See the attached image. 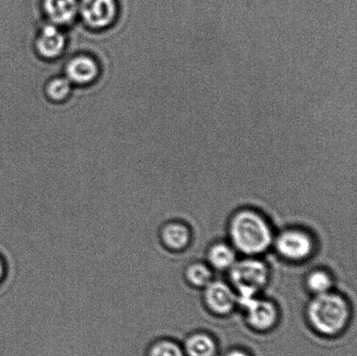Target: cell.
Wrapping results in <instances>:
<instances>
[{"label":"cell","instance_id":"1","mask_svg":"<svg viewBox=\"0 0 357 356\" xmlns=\"http://www.w3.org/2000/svg\"><path fill=\"white\" fill-rule=\"evenodd\" d=\"M230 233L237 249L250 254L264 252L272 240L267 223L260 215L251 211H243L236 215Z\"/></svg>","mask_w":357,"mask_h":356},{"label":"cell","instance_id":"2","mask_svg":"<svg viewBox=\"0 0 357 356\" xmlns=\"http://www.w3.org/2000/svg\"><path fill=\"white\" fill-rule=\"evenodd\" d=\"M349 316L347 303L337 295H318L310 303L309 317L314 329L321 334H335L344 329Z\"/></svg>","mask_w":357,"mask_h":356},{"label":"cell","instance_id":"3","mask_svg":"<svg viewBox=\"0 0 357 356\" xmlns=\"http://www.w3.org/2000/svg\"><path fill=\"white\" fill-rule=\"evenodd\" d=\"M231 279L240 292V299L254 297L267 282V268L257 260L241 261L233 265Z\"/></svg>","mask_w":357,"mask_h":356},{"label":"cell","instance_id":"4","mask_svg":"<svg viewBox=\"0 0 357 356\" xmlns=\"http://www.w3.org/2000/svg\"><path fill=\"white\" fill-rule=\"evenodd\" d=\"M117 0H79V15L92 29H104L116 20Z\"/></svg>","mask_w":357,"mask_h":356},{"label":"cell","instance_id":"5","mask_svg":"<svg viewBox=\"0 0 357 356\" xmlns=\"http://www.w3.org/2000/svg\"><path fill=\"white\" fill-rule=\"evenodd\" d=\"M276 247L280 254L288 259L302 260L309 256L313 244L306 233L290 230L279 236Z\"/></svg>","mask_w":357,"mask_h":356},{"label":"cell","instance_id":"6","mask_svg":"<svg viewBox=\"0 0 357 356\" xmlns=\"http://www.w3.org/2000/svg\"><path fill=\"white\" fill-rule=\"evenodd\" d=\"M247 309L248 320L250 325L259 330L271 329L274 325L278 313L271 302L254 297L239 299Z\"/></svg>","mask_w":357,"mask_h":356},{"label":"cell","instance_id":"7","mask_svg":"<svg viewBox=\"0 0 357 356\" xmlns=\"http://www.w3.org/2000/svg\"><path fill=\"white\" fill-rule=\"evenodd\" d=\"M99 72L96 59L89 55L75 56L66 66V78L75 85L86 86L93 83Z\"/></svg>","mask_w":357,"mask_h":356},{"label":"cell","instance_id":"8","mask_svg":"<svg viewBox=\"0 0 357 356\" xmlns=\"http://www.w3.org/2000/svg\"><path fill=\"white\" fill-rule=\"evenodd\" d=\"M41 7L50 24L68 26L79 15V0H41Z\"/></svg>","mask_w":357,"mask_h":356},{"label":"cell","instance_id":"9","mask_svg":"<svg viewBox=\"0 0 357 356\" xmlns=\"http://www.w3.org/2000/svg\"><path fill=\"white\" fill-rule=\"evenodd\" d=\"M66 44L65 34L61 27L47 24L42 28L36 40L38 54L47 59L59 57L65 50Z\"/></svg>","mask_w":357,"mask_h":356},{"label":"cell","instance_id":"10","mask_svg":"<svg viewBox=\"0 0 357 356\" xmlns=\"http://www.w3.org/2000/svg\"><path fill=\"white\" fill-rule=\"evenodd\" d=\"M205 297L209 308L220 315L229 313L236 302L232 291L222 282L209 284L206 289Z\"/></svg>","mask_w":357,"mask_h":356},{"label":"cell","instance_id":"11","mask_svg":"<svg viewBox=\"0 0 357 356\" xmlns=\"http://www.w3.org/2000/svg\"><path fill=\"white\" fill-rule=\"evenodd\" d=\"M159 239L167 250L180 251L188 246L190 235L187 226L181 223L170 222L160 226Z\"/></svg>","mask_w":357,"mask_h":356},{"label":"cell","instance_id":"12","mask_svg":"<svg viewBox=\"0 0 357 356\" xmlns=\"http://www.w3.org/2000/svg\"><path fill=\"white\" fill-rule=\"evenodd\" d=\"M185 350L189 356H213L215 352L213 341L206 334H199L188 338Z\"/></svg>","mask_w":357,"mask_h":356},{"label":"cell","instance_id":"13","mask_svg":"<svg viewBox=\"0 0 357 356\" xmlns=\"http://www.w3.org/2000/svg\"><path fill=\"white\" fill-rule=\"evenodd\" d=\"M236 256L229 247L224 244H217L212 247L209 252V261L213 267L224 270L233 266Z\"/></svg>","mask_w":357,"mask_h":356},{"label":"cell","instance_id":"14","mask_svg":"<svg viewBox=\"0 0 357 356\" xmlns=\"http://www.w3.org/2000/svg\"><path fill=\"white\" fill-rule=\"evenodd\" d=\"M73 84L66 78H56L47 84L45 92L49 99L54 101H63L68 99L71 93Z\"/></svg>","mask_w":357,"mask_h":356},{"label":"cell","instance_id":"15","mask_svg":"<svg viewBox=\"0 0 357 356\" xmlns=\"http://www.w3.org/2000/svg\"><path fill=\"white\" fill-rule=\"evenodd\" d=\"M148 356H184L181 348L173 341L159 338L149 348Z\"/></svg>","mask_w":357,"mask_h":356},{"label":"cell","instance_id":"16","mask_svg":"<svg viewBox=\"0 0 357 356\" xmlns=\"http://www.w3.org/2000/svg\"><path fill=\"white\" fill-rule=\"evenodd\" d=\"M187 277L191 284L197 287L208 286L211 281V272L205 265L196 263L188 268Z\"/></svg>","mask_w":357,"mask_h":356},{"label":"cell","instance_id":"17","mask_svg":"<svg viewBox=\"0 0 357 356\" xmlns=\"http://www.w3.org/2000/svg\"><path fill=\"white\" fill-rule=\"evenodd\" d=\"M307 286H309L310 291L317 295L325 294V293L330 291L331 279L325 272H314L307 279Z\"/></svg>","mask_w":357,"mask_h":356},{"label":"cell","instance_id":"18","mask_svg":"<svg viewBox=\"0 0 357 356\" xmlns=\"http://www.w3.org/2000/svg\"><path fill=\"white\" fill-rule=\"evenodd\" d=\"M7 274H8V266H7L5 258L0 254V286L5 281Z\"/></svg>","mask_w":357,"mask_h":356},{"label":"cell","instance_id":"19","mask_svg":"<svg viewBox=\"0 0 357 356\" xmlns=\"http://www.w3.org/2000/svg\"><path fill=\"white\" fill-rule=\"evenodd\" d=\"M227 356H248L246 354L243 353V352L241 351H232L230 352L229 355Z\"/></svg>","mask_w":357,"mask_h":356}]
</instances>
